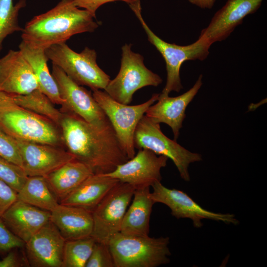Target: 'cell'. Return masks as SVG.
Segmentation results:
<instances>
[{
  "label": "cell",
  "mask_w": 267,
  "mask_h": 267,
  "mask_svg": "<svg viewBox=\"0 0 267 267\" xmlns=\"http://www.w3.org/2000/svg\"><path fill=\"white\" fill-rule=\"evenodd\" d=\"M51 74L63 100L60 110L62 113L76 114L94 124L109 121L90 91L76 84L56 65L52 64Z\"/></svg>",
  "instance_id": "11"
},
{
  "label": "cell",
  "mask_w": 267,
  "mask_h": 267,
  "mask_svg": "<svg viewBox=\"0 0 267 267\" xmlns=\"http://www.w3.org/2000/svg\"><path fill=\"white\" fill-rule=\"evenodd\" d=\"M28 176L22 168L0 156V179L18 192Z\"/></svg>",
  "instance_id": "29"
},
{
  "label": "cell",
  "mask_w": 267,
  "mask_h": 267,
  "mask_svg": "<svg viewBox=\"0 0 267 267\" xmlns=\"http://www.w3.org/2000/svg\"><path fill=\"white\" fill-rule=\"evenodd\" d=\"M151 196L155 203H160L168 206L171 214L177 219L187 218L191 220L196 228L202 227V220L208 219L236 225L239 221L232 214L213 212L203 208L184 192L176 189L169 188L161 182L151 186Z\"/></svg>",
  "instance_id": "12"
},
{
  "label": "cell",
  "mask_w": 267,
  "mask_h": 267,
  "mask_svg": "<svg viewBox=\"0 0 267 267\" xmlns=\"http://www.w3.org/2000/svg\"><path fill=\"white\" fill-rule=\"evenodd\" d=\"M133 198L124 217L120 232L132 236H148L150 216L155 204L151 196L150 187L135 189Z\"/></svg>",
  "instance_id": "22"
},
{
  "label": "cell",
  "mask_w": 267,
  "mask_h": 267,
  "mask_svg": "<svg viewBox=\"0 0 267 267\" xmlns=\"http://www.w3.org/2000/svg\"><path fill=\"white\" fill-rule=\"evenodd\" d=\"M92 174L93 173L89 167L74 159L44 178L59 202Z\"/></svg>",
  "instance_id": "23"
},
{
  "label": "cell",
  "mask_w": 267,
  "mask_h": 267,
  "mask_svg": "<svg viewBox=\"0 0 267 267\" xmlns=\"http://www.w3.org/2000/svg\"><path fill=\"white\" fill-rule=\"evenodd\" d=\"M17 199L41 209L51 212L59 202L44 177H28L17 192Z\"/></svg>",
  "instance_id": "25"
},
{
  "label": "cell",
  "mask_w": 267,
  "mask_h": 267,
  "mask_svg": "<svg viewBox=\"0 0 267 267\" xmlns=\"http://www.w3.org/2000/svg\"><path fill=\"white\" fill-rule=\"evenodd\" d=\"M11 97L15 104L49 119L59 127L63 113L39 89L26 94H11Z\"/></svg>",
  "instance_id": "26"
},
{
  "label": "cell",
  "mask_w": 267,
  "mask_h": 267,
  "mask_svg": "<svg viewBox=\"0 0 267 267\" xmlns=\"http://www.w3.org/2000/svg\"><path fill=\"white\" fill-rule=\"evenodd\" d=\"M59 127L66 149L93 174L110 173L129 159L110 121L94 124L76 114L63 113Z\"/></svg>",
  "instance_id": "1"
},
{
  "label": "cell",
  "mask_w": 267,
  "mask_h": 267,
  "mask_svg": "<svg viewBox=\"0 0 267 267\" xmlns=\"http://www.w3.org/2000/svg\"><path fill=\"white\" fill-rule=\"evenodd\" d=\"M25 244L7 227L0 218V254L8 252L13 249L22 248Z\"/></svg>",
  "instance_id": "33"
},
{
  "label": "cell",
  "mask_w": 267,
  "mask_h": 267,
  "mask_svg": "<svg viewBox=\"0 0 267 267\" xmlns=\"http://www.w3.org/2000/svg\"><path fill=\"white\" fill-rule=\"evenodd\" d=\"M202 78L203 75H200L191 89L178 96L159 94L157 102L148 108L145 115L156 123L168 125L177 141L186 116V109L202 87Z\"/></svg>",
  "instance_id": "18"
},
{
  "label": "cell",
  "mask_w": 267,
  "mask_h": 267,
  "mask_svg": "<svg viewBox=\"0 0 267 267\" xmlns=\"http://www.w3.org/2000/svg\"><path fill=\"white\" fill-rule=\"evenodd\" d=\"M45 53L52 64L59 67L80 86H87L92 90H104L110 81L109 76L97 64L94 49L86 47L78 53L63 43L49 46Z\"/></svg>",
  "instance_id": "5"
},
{
  "label": "cell",
  "mask_w": 267,
  "mask_h": 267,
  "mask_svg": "<svg viewBox=\"0 0 267 267\" xmlns=\"http://www.w3.org/2000/svg\"><path fill=\"white\" fill-rule=\"evenodd\" d=\"M168 160L165 156L158 155L147 149H140L133 158L104 175L129 184L135 189L151 187L161 182V170L166 166Z\"/></svg>",
  "instance_id": "13"
},
{
  "label": "cell",
  "mask_w": 267,
  "mask_h": 267,
  "mask_svg": "<svg viewBox=\"0 0 267 267\" xmlns=\"http://www.w3.org/2000/svg\"><path fill=\"white\" fill-rule=\"evenodd\" d=\"M17 199V191L0 179V218Z\"/></svg>",
  "instance_id": "34"
},
{
  "label": "cell",
  "mask_w": 267,
  "mask_h": 267,
  "mask_svg": "<svg viewBox=\"0 0 267 267\" xmlns=\"http://www.w3.org/2000/svg\"><path fill=\"white\" fill-rule=\"evenodd\" d=\"M116 1L127 3L136 16L141 14L140 0H74L75 5L89 11L95 18L97 9L102 5Z\"/></svg>",
  "instance_id": "32"
},
{
  "label": "cell",
  "mask_w": 267,
  "mask_h": 267,
  "mask_svg": "<svg viewBox=\"0 0 267 267\" xmlns=\"http://www.w3.org/2000/svg\"><path fill=\"white\" fill-rule=\"evenodd\" d=\"M0 127L14 139L65 148L59 126L12 99L0 101Z\"/></svg>",
  "instance_id": "3"
},
{
  "label": "cell",
  "mask_w": 267,
  "mask_h": 267,
  "mask_svg": "<svg viewBox=\"0 0 267 267\" xmlns=\"http://www.w3.org/2000/svg\"><path fill=\"white\" fill-rule=\"evenodd\" d=\"M264 0H227L200 33L199 38L210 45L228 38L246 16L253 14Z\"/></svg>",
  "instance_id": "15"
},
{
  "label": "cell",
  "mask_w": 267,
  "mask_h": 267,
  "mask_svg": "<svg viewBox=\"0 0 267 267\" xmlns=\"http://www.w3.org/2000/svg\"><path fill=\"white\" fill-rule=\"evenodd\" d=\"M134 190L130 184L119 181L93 209L91 236L95 241L108 244L110 239L120 231Z\"/></svg>",
  "instance_id": "10"
},
{
  "label": "cell",
  "mask_w": 267,
  "mask_h": 267,
  "mask_svg": "<svg viewBox=\"0 0 267 267\" xmlns=\"http://www.w3.org/2000/svg\"><path fill=\"white\" fill-rule=\"evenodd\" d=\"M85 267H115L108 244L95 241Z\"/></svg>",
  "instance_id": "30"
},
{
  "label": "cell",
  "mask_w": 267,
  "mask_h": 267,
  "mask_svg": "<svg viewBox=\"0 0 267 267\" xmlns=\"http://www.w3.org/2000/svg\"><path fill=\"white\" fill-rule=\"evenodd\" d=\"M50 212L17 199L1 219L7 227L25 243L50 221Z\"/></svg>",
  "instance_id": "19"
},
{
  "label": "cell",
  "mask_w": 267,
  "mask_h": 267,
  "mask_svg": "<svg viewBox=\"0 0 267 267\" xmlns=\"http://www.w3.org/2000/svg\"><path fill=\"white\" fill-rule=\"evenodd\" d=\"M131 44L122 47L120 71L109 81L104 91L113 99L124 104H129L134 92L147 86L157 87L163 80L157 74L144 65L143 56L133 51Z\"/></svg>",
  "instance_id": "6"
},
{
  "label": "cell",
  "mask_w": 267,
  "mask_h": 267,
  "mask_svg": "<svg viewBox=\"0 0 267 267\" xmlns=\"http://www.w3.org/2000/svg\"><path fill=\"white\" fill-rule=\"evenodd\" d=\"M169 237L132 236L120 232L108 242L115 267H157L170 263Z\"/></svg>",
  "instance_id": "4"
},
{
  "label": "cell",
  "mask_w": 267,
  "mask_h": 267,
  "mask_svg": "<svg viewBox=\"0 0 267 267\" xmlns=\"http://www.w3.org/2000/svg\"><path fill=\"white\" fill-rule=\"evenodd\" d=\"M39 89L37 78L21 51L9 50L0 58V91L26 94Z\"/></svg>",
  "instance_id": "17"
},
{
  "label": "cell",
  "mask_w": 267,
  "mask_h": 267,
  "mask_svg": "<svg viewBox=\"0 0 267 267\" xmlns=\"http://www.w3.org/2000/svg\"><path fill=\"white\" fill-rule=\"evenodd\" d=\"M149 42L160 53L166 62L167 81L161 93L169 95L172 91L179 92L183 88L180 78V69L187 60L203 61L209 54L211 45L198 38L194 43L187 45H179L168 43L158 37L149 28L142 17L137 16Z\"/></svg>",
  "instance_id": "9"
},
{
  "label": "cell",
  "mask_w": 267,
  "mask_h": 267,
  "mask_svg": "<svg viewBox=\"0 0 267 267\" xmlns=\"http://www.w3.org/2000/svg\"><path fill=\"white\" fill-rule=\"evenodd\" d=\"M92 94L109 120L127 157L133 158L135 154L134 138L137 125L159 94L154 93L147 101L135 105L118 102L100 89L92 90Z\"/></svg>",
  "instance_id": "8"
},
{
  "label": "cell",
  "mask_w": 267,
  "mask_h": 267,
  "mask_svg": "<svg viewBox=\"0 0 267 267\" xmlns=\"http://www.w3.org/2000/svg\"><path fill=\"white\" fill-rule=\"evenodd\" d=\"M50 221L66 240L90 237L93 230L91 212L81 207L59 203L50 212Z\"/></svg>",
  "instance_id": "20"
},
{
  "label": "cell",
  "mask_w": 267,
  "mask_h": 267,
  "mask_svg": "<svg viewBox=\"0 0 267 267\" xmlns=\"http://www.w3.org/2000/svg\"><path fill=\"white\" fill-rule=\"evenodd\" d=\"M0 156L22 168L21 157L15 139L0 127Z\"/></svg>",
  "instance_id": "31"
},
{
  "label": "cell",
  "mask_w": 267,
  "mask_h": 267,
  "mask_svg": "<svg viewBox=\"0 0 267 267\" xmlns=\"http://www.w3.org/2000/svg\"><path fill=\"white\" fill-rule=\"evenodd\" d=\"M95 240L91 237L66 240L62 267H85Z\"/></svg>",
  "instance_id": "27"
},
{
  "label": "cell",
  "mask_w": 267,
  "mask_h": 267,
  "mask_svg": "<svg viewBox=\"0 0 267 267\" xmlns=\"http://www.w3.org/2000/svg\"><path fill=\"white\" fill-rule=\"evenodd\" d=\"M66 241L49 221L25 244L29 265L33 267H62Z\"/></svg>",
  "instance_id": "16"
},
{
  "label": "cell",
  "mask_w": 267,
  "mask_h": 267,
  "mask_svg": "<svg viewBox=\"0 0 267 267\" xmlns=\"http://www.w3.org/2000/svg\"><path fill=\"white\" fill-rule=\"evenodd\" d=\"M217 0H188L191 3L201 8H211Z\"/></svg>",
  "instance_id": "36"
},
{
  "label": "cell",
  "mask_w": 267,
  "mask_h": 267,
  "mask_svg": "<svg viewBox=\"0 0 267 267\" xmlns=\"http://www.w3.org/2000/svg\"><path fill=\"white\" fill-rule=\"evenodd\" d=\"M119 181L104 174H93L59 203L84 208L92 212L106 194Z\"/></svg>",
  "instance_id": "21"
},
{
  "label": "cell",
  "mask_w": 267,
  "mask_h": 267,
  "mask_svg": "<svg viewBox=\"0 0 267 267\" xmlns=\"http://www.w3.org/2000/svg\"><path fill=\"white\" fill-rule=\"evenodd\" d=\"M14 139L21 157L22 168L28 177H44L74 159L64 147Z\"/></svg>",
  "instance_id": "14"
},
{
  "label": "cell",
  "mask_w": 267,
  "mask_h": 267,
  "mask_svg": "<svg viewBox=\"0 0 267 267\" xmlns=\"http://www.w3.org/2000/svg\"><path fill=\"white\" fill-rule=\"evenodd\" d=\"M19 49L30 64L37 78L39 89L54 103L62 105L57 84L47 66L48 59L45 49L33 46L22 41Z\"/></svg>",
  "instance_id": "24"
},
{
  "label": "cell",
  "mask_w": 267,
  "mask_h": 267,
  "mask_svg": "<svg viewBox=\"0 0 267 267\" xmlns=\"http://www.w3.org/2000/svg\"><path fill=\"white\" fill-rule=\"evenodd\" d=\"M16 249L17 248L11 250L4 257L0 259V267H20L27 265L26 262L28 264L27 259L21 258Z\"/></svg>",
  "instance_id": "35"
},
{
  "label": "cell",
  "mask_w": 267,
  "mask_h": 267,
  "mask_svg": "<svg viewBox=\"0 0 267 267\" xmlns=\"http://www.w3.org/2000/svg\"><path fill=\"white\" fill-rule=\"evenodd\" d=\"M89 11L77 7L74 0H60L47 12L28 22L22 31V41L46 49L66 43L72 36L92 32L99 24Z\"/></svg>",
  "instance_id": "2"
},
{
  "label": "cell",
  "mask_w": 267,
  "mask_h": 267,
  "mask_svg": "<svg viewBox=\"0 0 267 267\" xmlns=\"http://www.w3.org/2000/svg\"><path fill=\"white\" fill-rule=\"evenodd\" d=\"M134 141L135 148L147 149L158 155L171 159L181 178L185 181L190 180L188 172L190 164L202 160L200 154L189 151L174 139L166 136L161 130L160 124L145 115L137 125Z\"/></svg>",
  "instance_id": "7"
},
{
  "label": "cell",
  "mask_w": 267,
  "mask_h": 267,
  "mask_svg": "<svg viewBox=\"0 0 267 267\" xmlns=\"http://www.w3.org/2000/svg\"><path fill=\"white\" fill-rule=\"evenodd\" d=\"M26 5V0H19L15 5L13 0H0V51L7 36L22 31L19 25L18 16L20 9Z\"/></svg>",
  "instance_id": "28"
}]
</instances>
